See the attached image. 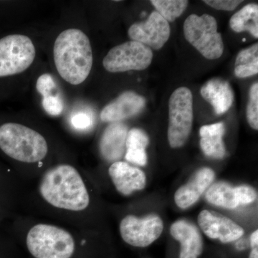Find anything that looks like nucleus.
Segmentation results:
<instances>
[{"label": "nucleus", "instance_id": "1", "mask_svg": "<svg viewBox=\"0 0 258 258\" xmlns=\"http://www.w3.org/2000/svg\"><path fill=\"white\" fill-rule=\"evenodd\" d=\"M40 193L52 206L70 211H82L90 203L89 194L81 174L69 164L47 171L40 182Z\"/></svg>", "mask_w": 258, "mask_h": 258}, {"label": "nucleus", "instance_id": "2", "mask_svg": "<svg viewBox=\"0 0 258 258\" xmlns=\"http://www.w3.org/2000/svg\"><path fill=\"white\" fill-rule=\"evenodd\" d=\"M54 61L61 77L72 85L84 82L93 66V52L87 35L78 29L61 32L53 47Z\"/></svg>", "mask_w": 258, "mask_h": 258}, {"label": "nucleus", "instance_id": "3", "mask_svg": "<svg viewBox=\"0 0 258 258\" xmlns=\"http://www.w3.org/2000/svg\"><path fill=\"white\" fill-rule=\"evenodd\" d=\"M0 149L15 160L35 163L46 157V140L33 129L15 123L0 126Z\"/></svg>", "mask_w": 258, "mask_h": 258}, {"label": "nucleus", "instance_id": "4", "mask_svg": "<svg viewBox=\"0 0 258 258\" xmlns=\"http://www.w3.org/2000/svg\"><path fill=\"white\" fill-rule=\"evenodd\" d=\"M26 243L35 258H71L76 247L74 237L68 231L46 224L32 227Z\"/></svg>", "mask_w": 258, "mask_h": 258}, {"label": "nucleus", "instance_id": "5", "mask_svg": "<svg viewBox=\"0 0 258 258\" xmlns=\"http://www.w3.org/2000/svg\"><path fill=\"white\" fill-rule=\"evenodd\" d=\"M185 38L208 60L220 58L224 52L222 35L212 15H190L184 23Z\"/></svg>", "mask_w": 258, "mask_h": 258}, {"label": "nucleus", "instance_id": "6", "mask_svg": "<svg viewBox=\"0 0 258 258\" xmlns=\"http://www.w3.org/2000/svg\"><path fill=\"white\" fill-rule=\"evenodd\" d=\"M193 96L188 88H177L169 101L168 141L173 149L184 145L193 125Z\"/></svg>", "mask_w": 258, "mask_h": 258}, {"label": "nucleus", "instance_id": "7", "mask_svg": "<svg viewBox=\"0 0 258 258\" xmlns=\"http://www.w3.org/2000/svg\"><path fill=\"white\" fill-rule=\"evenodd\" d=\"M36 51L30 37L8 35L0 39V77L21 74L31 66Z\"/></svg>", "mask_w": 258, "mask_h": 258}, {"label": "nucleus", "instance_id": "8", "mask_svg": "<svg viewBox=\"0 0 258 258\" xmlns=\"http://www.w3.org/2000/svg\"><path fill=\"white\" fill-rule=\"evenodd\" d=\"M152 60V49L131 40L111 49L103 58V64L108 72L123 73L147 69Z\"/></svg>", "mask_w": 258, "mask_h": 258}, {"label": "nucleus", "instance_id": "9", "mask_svg": "<svg viewBox=\"0 0 258 258\" xmlns=\"http://www.w3.org/2000/svg\"><path fill=\"white\" fill-rule=\"evenodd\" d=\"M164 230L162 220L157 215L138 218L128 215L121 220L120 234L127 244L134 247H145L160 237Z\"/></svg>", "mask_w": 258, "mask_h": 258}, {"label": "nucleus", "instance_id": "10", "mask_svg": "<svg viewBox=\"0 0 258 258\" xmlns=\"http://www.w3.org/2000/svg\"><path fill=\"white\" fill-rule=\"evenodd\" d=\"M128 36L150 49L160 50L170 37L169 23L157 11L152 12L145 21L134 23L128 29Z\"/></svg>", "mask_w": 258, "mask_h": 258}, {"label": "nucleus", "instance_id": "11", "mask_svg": "<svg viewBox=\"0 0 258 258\" xmlns=\"http://www.w3.org/2000/svg\"><path fill=\"white\" fill-rule=\"evenodd\" d=\"M198 221L205 235L223 243L238 240L244 233V229L233 220L210 210L200 212Z\"/></svg>", "mask_w": 258, "mask_h": 258}, {"label": "nucleus", "instance_id": "12", "mask_svg": "<svg viewBox=\"0 0 258 258\" xmlns=\"http://www.w3.org/2000/svg\"><path fill=\"white\" fill-rule=\"evenodd\" d=\"M145 104L143 96L134 91H125L103 108L101 119L111 123L121 121L138 114Z\"/></svg>", "mask_w": 258, "mask_h": 258}, {"label": "nucleus", "instance_id": "13", "mask_svg": "<svg viewBox=\"0 0 258 258\" xmlns=\"http://www.w3.org/2000/svg\"><path fill=\"white\" fill-rule=\"evenodd\" d=\"M108 174L115 189L124 196L144 189L147 184L145 173L124 161L113 162L108 169Z\"/></svg>", "mask_w": 258, "mask_h": 258}, {"label": "nucleus", "instance_id": "14", "mask_svg": "<svg viewBox=\"0 0 258 258\" xmlns=\"http://www.w3.org/2000/svg\"><path fill=\"white\" fill-rule=\"evenodd\" d=\"M215 176V172L210 168L199 169L187 183L176 190L174 194L176 205L181 209L192 206L211 186Z\"/></svg>", "mask_w": 258, "mask_h": 258}, {"label": "nucleus", "instance_id": "15", "mask_svg": "<svg viewBox=\"0 0 258 258\" xmlns=\"http://www.w3.org/2000/svg\"><path fill=\"white\" fill-rule=\"evenodd\" d=\"M170 234L179 242V258H198L203 253V237L196 226L179 220L171 226Z\"/></svg>", "mask_w": 258, "mask_h": 258}, {"label": "nucleus", "instance_id": "16", "mask_svg": "<svg viewBox=\"0 0 258 258\" xmlns=\"http://www.w3.org/2000/svg\"><path fill=\"white\" fill-rule=\"evenodd\" d=\"M128 128L121 122L112 123L105 129L99 143L100 152L103 159L115 162L121 159L125 152Z\"/></svg>", "mask_w": 258, "mask_h": 258}, {"label": "nucleus", "instance_id": "17", "mask_svg": "<svg viewBox=\"0 0 258 258\" xmlns=\"http://www.w3.org/2000/svg\"><path fill=\"white\" fill-rule=\"evenodd\" d=\"M200 93L213 107L217 115L228 111L234 101V93L230 83L220 79H214L203 85Z\"/></svg>", "mask_w": 258, "mask_h": 258}, {"label": "nucleus", "instance_id": "18", "mask_svg": "<svg viewBox=\"0 0 258 258\" xmlns=\"http://www.w3.org/2000/svg\"><path fill=\"white\" fill-rule=\"evenodd\" d=\"M225 126L222 122L205 125L200 130V147L204 154L213 159L225 157L226 149L223 142Z\"/></svg>", "mask_w": 258, "mask_h": 258}, {"label": "nucleus", "instance_id": "19", "mask_svg": "<svg viewBox=\"0 0 258 258\" xmlns=\"http://www.w3.org/2000/svg\"><path fill=\"white\" fill-rule=\"evenodd\" d=\"M149 144L147 134L139 128H132L128 131L125 142V159L132 164L145 166L147 163L146 152Z\"/></svg>", "mask_w": 258, "mask_h": 258}, {"label": "nucleus", "instance_id": "20", "mask_svg": "<svg viewBox=\"0 0 258 258\" xmlns=\"http://www.w3.org/2000/svg\"><path fill=\"white\" fill-rule=\"evenodd\" d=\"M230 26L235 32H247L255 38L258 37V5L250 3L245 5L230 20Z\"/></svg>", "mask_w": 258, "mask_h": 258}, {"label": "nucleus", "instance_id": "21", "mask_svg": "<svg viewBox=\"0 0 258 258\" xmlns=\"http://www.w3.org/2000/svg\"><path fill=\"white\" fill-rule=\"evenodd\" d=\"M209 203L215 206L235 209L239 206L235 188L225 182H217L208 188L205 195Z\"/></svg>", "mask_w": 258, "mask_h": 258}, {"label": "nucleus", "instance_id": "22", "mask_svg": "<svg viewBox=\"0 0 258 258\" xmlns=\"http://www.w3.org/2000/svg\"><path fill=\"white\" fill-rule=\"evenodd\" d=\"M235 74L239 79L250 77L258 73V44L243 49L237 54Z\"/></svg>", "mask_w": 258, "mask_h": 258}, {"label": "nucleus", "instance_id": "23", "mask_svg": "<svg viewBox=\"0 0 258 258\" xmlns=\"http://www.w3.org/2000/svg\"><path fill=\"white\" fill-rule=\"evenodd\" d=\"M156 11L166 21L173 22L184 13L189 1L186 0H152L151 1Z\"/></svg>", "mask_w": 258, "mask_h": 258}, {"label": "nucleus", "instance_id": "24", "mask_svg": "<svg viewBox=\"0 0 258 258\" xmlns=\"http://www.w3.org/2000/svg\"><path fill=\"white\" fill-rule=\"evenodd\" d=\"M247 120L254 130L258 129V83H253L249 89V101L247 103Z\"/></svg>", "mask_w": 258, "mask_h": 258}, {"label": "nucleus", "instance_id": "25", "mask_svg": "<svg viewBox=\"0 0 258 258\" xmlns=\"http://www.w3.org/2000/svg\"><path fill=\"white\" fill-rule=\"evenodd\" d=\"M36 89L42 98L59 94L55 80L50 74H45L38 78L36 83Z\"/></svg>", "mask_w": 258, "mask_h": 258}, {"label": "nucleus", "instance_id": "26", "mask_svg": "<svg viewBox=\"0 0 258 258\" xmlns=\"http://www.w3.org/2000/svg\"><path fill=\"white\" fill-rule=\"evenodd\" d=\"M236 198L238 205H249L257 198V194L253 187L247 185H241L235 187Z\"/></svg>", "mask_w": 258, "mask_h": 258}, {"label": "nucleus", "instance_id": "27", "mask_svg": "<svg viewBox=\"0 0 258 258\" xmlns=\"http://www.w3.org/2000/svg\"><path fill=\"white\" fill-rule=\"evenodd\" d=\"M42 105L44 110L51 115H60L63 111V102L59 94L42 98Z\"/></svg>", "mask_w": 258, "mask_h": 258}, {"label": "nucleus", "instance_id": "28", "mask_svg": "<svg viewBox=\"0 0 258 258\" xmlns=\"http://www.w3.org/2000/svg\"><path fill=\"white\" fill-rule=\"evenodd\" d=\"M242 2L238 0H205L204 3L216 10L232 11Z\"/></svg>", "mask_w": 258, "mask_h": 258}, {"label": "nucleus", "instance_id": "29", "mask_svg": "<svg viewBox=\"0 0 258 258\" xmlns=\"http://www.w3.org/2000/svg\"><path fill=\"white\" fill-rule=\"evenodd\" d=\"M91 117L86 113H76L71 118V123L75 128L78 129H86L91 125Z\"/></svg>", "mask_w": 258, "mask_h": 258}, {"label": "nucleus", "instance_id": "30", "mask_svg": "<svg viewBox=\"0 0 258 258\" xmlns=\"http://www.w3.org/2000/svg\"><path fill=\"white\" fill-rule=\"evenodd\" d=\"M250 244L252 248L258 247V230H256L252 232L250 236Z\"/></svg>", "mask_w": 258, "mask_h": 258}, {"label": "nucleus", "instance_id": "31", "mask_svg": "<svg viewBox=\"0 0 258 258\" xmlns=\"http://www.w3.org/2000/svg\"><path fill=\"white\" fill-rule=\"evenodd\" d=\"M249 258H258V247L252 248L250 254H249Z\"/></svg>", "mask_w": 258, "mask_h": 258}]
</instances>
